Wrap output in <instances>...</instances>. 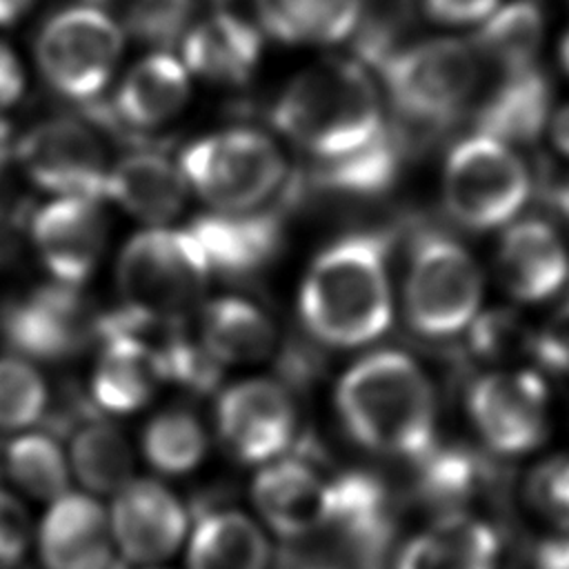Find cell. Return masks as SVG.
I'll return each mask as SVG.
<instances>
[{"instance_id":"31","label":"cell","mask_w":569,"mask_h":569,"mask_svg":"<svg viewBox=\"0 0 569 569\" xmlns=\"http://www.w3.org/2000/svg\"><path fill=\"white\" fill-rule=\"evenodd\" d=\"M400 136L385 129L362 149L340 158L316 160L311 184L336 193L373 196L393 184L400 169Z\"/></svg>"},{"instance_id":"50","label":"cell","mask_w":569,"mask_h":569,"mask_svg":"<svg viewBox=\"0 0 569 569\" xmlns=\"http://www.w3.org/2000/svg\"><path fill=\"white\" fill-rule=\"evenodd\" d=\"M89 2H104V0H89Z\"/></svg>"},{"instance_id":"42","label":"cell","mask_w":569,"mask_h":569,"mask_svg":"<svg viewBox=\"0 0 569 569\" xmlns=\"http://www.w3.org/2000/svg\"><path fill=\"white\" fill-rule=\"evenodd\" d=\"M531 569H569V533L540 540L531 553Z\"/></svg>"},{"instance_id":"24","label":"cell","mask_w":569,"mask_h":569,"mask_svg":"<svg viewBox=\"0 0 569 569\" xmlns=\"http://www.w3.org/2000/svg\"><path fill=\"white\" fill-rule=\"evenodd\" d=\"M189 98L187 67L158 51L140 60L120 82L111 104V118L124 127L144 131L169 122Z\"/></svg>"},{"instance_id":"22","label":"cell","mask_w":569,"mask_h":569,"mask_svg":"<svg viewBox=\"0 0 569 569\" xmlns=\"http://www.w3.org/2000/svg\"><path fill=\"white\" fill-rule=\"evenodd\" d=\"M260 36L242 18L218 11L182 38L184 67L216 84H242L260 62Z\"/></svg>"},{"instance_id":"2","label":"cell","mask_w":569,"mask_h":569,"mask_svg":"<svg viewBox=\"0 0 569 569\" xmlns=\"http://www.w3.org/2000/svg\"><path fill=\"white\" fill-rule=\"evenodd\" d=\"M389 242L382 231L351 233L313 260L300 289V316L316 340L329 347H360L387 331Z\"/></svg>"},{"instance_id":"15","label":"cell","mask_w":569,"mask_h":569,"mask_svg":"<svg viewBox=\"0 0 569 569\" xmlns=\"http://www.w3.org/2000/svg\"><path fill=\"white\" fill-rule=\"evenodd\" d=\"M111 533L129 562L169 558L187 533L182 502L160 482L129 480L111 505Z\"/></svg>"},{"instance_id":"48","label":"cell","mask_w":569,"mask_h":569,"mask_svg":"<svg viewBox=\"0 0 569 569\" xmlns=\"http://www.w3.org/2000/svg\"><path fill=\"white\" fill-rule=\"evenodd\" d=\"M560 58H562V67L567 69V73H569V31L565 33V38H562V44H560Z\"/></svg>"},{"instance_id":"36","label":"cell","mask_w":569,"mask_h":569,"mask_svg":"<svg viewBox=\"0 0 569 569\" xmlns=\"http://www.w3.org/2000/svg\"><path fill=\"white\" fill-rule=\"evenodd\" d=\"M44 407L42 376L20 358H0V429H24L42 418Z\"/></svg>"},{"instance_id":"35","label":"cell","mask_w":569,"mask_h":569,"mask_svg":"<svg viewBox=\"0 0 569 569\" xmlns=\"http://www.w3.org/2000/svg\"><path fill=\"white\" fill-rule=\"evenodd\" d=\"M527 509L556 533H569V453H553L529 469L522 485Z\"/></svg>"},{"instance_id":"38","label":"cell","mask_w":569,"mask_h":569,"mask_svg":"<svg viewBox=\"0 0 569 569\" xmlns=\"http://www.w3.org/2000/svg\"><path fill=\"white\" fill-rule=\"evenodd\" d=\"M31 522L24 505L9 491L0 489V567L20 562L29 547Z\"/></svg>"},{"instance_id":"40","label":"cell","mask_w":569,"mask_h":569,"mask_svg":"<svg viewBox=\"0 0 569 569\" xmlns=\"http://www.w3.org/2000/svg\"><path fill=\"white\" fill-rule=\"evenodd\" d=\"M498 0H425L427 13L442 24H473L493 13Z\"/></svg>"},{"instance_id":"23","label":"cell","mask_w":569,"mask_h":569,"mask_svg":"<svg viewBox=\"0 0 569 569\" xmlns=\"http://www.w3.org/2000/svg\"><path fill=\"white\" fill-rule=\"evenodd\" d=\"M100 340L102 351L91 378L93 402L111 413H131L164 382L158 351L133 333H109Z\"/></svg>"},{"instance_id":"27","label":"cell","mask_w":569,"mask_h":569,"mask_svg":"<svg viewBox=\"0 0 569 569\" xmlns=\"http://www.w3.org/2000/svg\"><path fill=\"white\" fill-rule=\"evenodd\" d=\"M271 549L260 527L236 509L198 511L189 569H269Z\"/></svg>"},{"instance_id":"30","label":"cell","mask_w":569,"mask_h":569,"mask_svg":"<svg viewBox=\"0 0 569 569\" xmlns=\"http://www.w3.org/2000/svg\"><path fill=\"white\" fill-rule=\"evenodd\" d=\"M545 38L542 11L531 0H513L496 7L473 38V49L482 60L493 62L505 73L536 67Z\"/></svg>"},{"instance_id":"19","label":"cell","mask_w":569,"mask_h":569,"mask_svg":"<svg viewBox=\"0 0 569 569\" xmlns=\"http://www.w3.org/2000/svg\"><path fill=\"white\" fill-rule=\"evenodd\" d=\"M111 522L107 511L89 496L64 493L53 500L38 531L44 569H109Z\"/></svg>"},{"instance_id":"18","label":"cell","mask_w":569,"mask_h":569,"mask_svg":"<svg viewBox=\"0 0 569 569\" xmlns=\"http://www.w3.org/2000/svg\"><path fill=\"white\" fill-rule=\"evenodd\" d=\"M496 269L511 298L540 302L565 287L569 278V256L549 222L527 218L513 222L502 233Z\"/></svg>"},{"instance_id":"45","label":"cell","mask_w":569,"mask_h":569,"mask_svg":"<svg viewBox=\"0 0 569 569\" xmlns=\"http://www.w3.org/2000/svg\"><path fill=\"white\" fill-rule=\"evenodd\" d=\"M33 0H0V27H9L22 18Z\"/></svg>"},{"instance_id":"20","label":"cell","mask_w":569,"mask_h":569,"mask_svg":"<svg viewBox=\"0 0 569 569\" xmlns=\"http://www.w3.org/2000/svg\"><path fill=\"white\" fill-rule=\"evenodd\" d=\"M500 533L471 511L440 513L409 538L393 569H498Z\"/></svg>"},{"instance_id":"9","label":"cell","mask_w":569,"mask_h":569,"mask_svg":"<svg viewBox=\"0 0 569 569\" xmlns=\"http://www.w3.org/2000/svg\"><path fill=\"white\" fill-rule=\"evenodd\" d=\"M120 27L96 7H71L40 29L36 60L44 80L64 98L93 100L122 53Z\"/></svg>"},{"instance_id":"11","label":"cell","mask_w":569,"mask_h":569,"mask_svg":"<svg viewBox=\"0 0 569 569\" xmlns=\"http://www.w3.org/2000/svg\"><path fill=\"white\" fill-rule=\"evenodd\" d=\"M16 158L27 178L44 191L104 198V149L98 136L73 118H53L29 129L16 144Z\"/></svg>"},{"instance_id":"26","label":"cell","mask_w":569,"mask_h":569,"mask_svg":"<svg viewBox=\"0 0 569 569\" xmlns=\"http://www.w3.org/2000/svg\"><path fill=\"white\" fill-rule=\"evenodd\" d=\"M416 465L413 493L436 516L467 511V505L489 489L491 465L460 445H433Z\"/></svg>"},{"instance_id":"3","label":"cell","mask_w":569,"mask_h":569,"mask_svg":"<svg viewBox=\"0 0 569 569\" xmlns=\"http://www.w3.org/2000/svg\"><path fill=\"white\" fill-rule=\"evenodd\" d=\"M271 120L316 160L362 149L387 129L373 80L360 62L342 58L298 73L280 93Z\"/></svg>"},{"instance_id":"47","label":"cell","mask_w":569,"mask_h":569,"mask_svg":"<svg viewBox=\"0 0 569 569\" xmlns=\"http://www.w3.org/2000/svg\"><path fill=\"white\" fill-rule=\"evenodd\" d=\"M9 153H11L9 127H7V122L0 118V171L7 167V162H9Z\"/></svg>"},{"instance_id":"16","label":"cell","mask_w":569,"mask_h":569,"mask_svg":"<svg viewBox=\"0 0 569 569\" xmlns=\"http://www.w3.org/2000/svg\"><path fill=\"white\" fill-rule=\"evenodd\" d=\"M282 213L276 209L216 211L196 218L189 227L202 247L211 273L247 278L262 271L280 251Z\"/></svg>"},{"instance_id":"14","label":"cell","mask_w":569,"mask_h":569,"mask_svg":"<svg viewBox=\"0 0 569 569\" xmlns=\"http://www.w3.org/2000/svg\"><path fill=\"white\" fill-rule=\"evenodd\" d=\"M31 238L51 276L78 287L84 282L104 249L107 220L98 200L58 196L31 218Z\"/></svg>"},{"instance_id":"8","label":"cell","mask_w":569,"mask_h":569,"mask_svg":"<svg viewBox=\"0 0 569 569\" xmlns=\"http://www.w3.org/2000/svg\"><path fill=\"white\" fill-rule=\"evenodd\" d=\"M482 300V276L471 253L445 233H420L409 253L405 316L427 338H449L471 325Z\"/></svg>"},{"instance_id":"32","label":"cell","mask_w":569,"mask_h":569,"mask_svg":"<svg viewBox=\"0 0 569 569\" xmlns=\"http://www.w3.org/2000/svg\"><path fill=\"white\" fill-rule=\"evenodd\" d=\"M71 467L89 491L111 493L131 480L133 456L116 427L91 420L71 438Z\"/></svg>"},{"instance_id":"43","label":"cell","mask_w":569,"mask_h":569,"mask_svg":"<svg viewBox=\"0 0 569 569\" xmlns=\"http://www.w3.org/2000/svg\"><path fill=\"white\" fill-rule=\"evenodd\" d=\"M20 216L7 204H0V264L11 260L18 249Z\"/></svg>"},{"instance_id":"17","label":"cell","mask_w":569,"mask_h":569,"mask_svg":"<svg viewBox=\"0 0 569 569\" xmlns=\"http://www.w3.org/2000/svg\"><path fill=\"white\" fill-rule=\"evenodd\" d=\"M251 498L264 522L287 540L318 531L329 518V480L320 478L302 449L260 469Z\"/></svg>"},{"instance_id":"7","label":"cell","mask_w":569,"mask_h":569,"mask_svg":"<svg viewBox=\"0 0 569 569\" xmlns=\"http://www.w3.org/2000/svg\"><path fill=\"white\" fill-rule=\"evenodd\" d=\"M531 191L529 169L505 142L473 133L447 156L442 200L449 216L471 231L511 222Z\"/></svg>"},{"instance_id":"21","label":"cell","mask_w":569,"mask_h":569,"mask_svg":"<svg viewBox=\"0 0 569 569\" xmlns=\"http://www.w3.org/2000/svg\"><path fill=\"white\" fill-rule=\"evenodd\" d=\"M187 189L180 164L151 149L133 151L109 169L104 198L116 200L127 213L144 222L162 224L180 213Z\"/></svg>"},{"instance_id":"29","label":"cell","mask_w":569,"mask_h":569,"mask_svg":"<svg viewBox=\"0 0 569 569\" xmlns=\"http://www.w3.org/2000/svg\"><path fill=\"white\" fill-rule=\"evenodd\" d=\"M362 0H258L262 27L287 44H331L349 38Z\"/></svg>"},{"instance_id":"4","label":"cell","mask_w":569,"mask_h":569,"mask_svg":"<svg viewBox=\"0 0 569 569\" xmlns=\"http://www.w3.org/2000/svg\"><path fill=\"white\" fill-rule=\"evenodd\" d=\"M376 67L398 116L416 129H440L453 120L480 80V56L456 38L391 49Z\"/></svg>"},{"instance_id":"33","label":"cell","mask_w":569,"mask_h":569,"mask_svg":"<svg viewBox=\"0 0 569 569\" xmlns=\"http://www.w3.org/2000/svg\"><path fill=\"white\" fill-rule=\"evenodd\" d=\"M142 451L160 473L180 476L196 469L204 458L207 433L193 413L169 409L144 427Z\"/></svg>"},{"instance_id":"10","label":"cell","mask_w":569,"mask_h":569,"mask_svg":"<svg viewBox=\"0 0 569 569\" xmlns=\"http://www.w3.org/2000/svg\"><path fill=\"white\" fill-rule=\"evenodd\" d=\"M467 409L473 429L496 456H525L547 438V389L533 371L480 376L469 387Z\"/></svg>"},{"instance_id":"44","label":"cell","mask_w":569,"mask_h":569,"mask_svg":"<svg viewBox=\"0 0 569 569\" xmlns=\"http://www.w3.org/2000/svg\"><path fill=\"white\" fill-rule=\"evenodd\" d=\"M549 131H551V142L553 147L569 158V104L560 107L551 120H549Z\"/></svg>"},{"instance_id":"12","label":"cell","mask_w":569,"mask_h":569,"mask_svg":"<svg viewBox=\"0 0 569 569\" xmlns=\"http://www.w3.org/2000/svg\"><path fill=\"white\" fill-rule=\"evenodd\" d=\"M98 313L71 284L38 287L2 313L7 345L27 358L60 360L98 338Z\"/></svg>"},{"instance_id":"46","label":"cell","mask_w":569,"mask_h":569,"mask_svg":"<svg viewBox=\"0 0 569 569\" xmlns=\"http://www.w3.org/2000/svg\"><path fill=\"white\" fill-rule=\"evenodd\" d=\"M553 207L560 213V218L569 224V180L553 191Z\"/></svg>"},{"instance_id":"49","label":"cell","mask_w":569,"mask_h":569,"mask_svg":"<svg viewBox=\"0 0 569 569\" xmlns=\"http://www.w3.org/2000/svg\"><path fill=\"white\" fill-rule=\"evenodd\" d=\"M109 569H124V562H118V560H116V562H113Z\"/></svg>"},{"instance_id":"1","label":"cell","mask_w":569,"mask_h":569,"mask_svg":"<svg viewBox=\"0 0 569 569\" xmlns=\"http://www.w3.org/2000/svg\"><path fill=\"white\" fill-rule=\"evenodd\" d=\"M336 407L365 449L418 460L436 445V393L418 362L396 349L360 358L338 382Z\"/></svg>"},{"instance_id":"39","label":"cell","mask_w":569,"mask_h":569,"mask_svg":"<svg viewBox=\"0 0 569 569\" xmlns=\"http://www.w3.org/2000/svg\"><path fill=\"white\" fill-rule=\"evenodd\" d=\"M531 351L553 371H569V309L542 333L533 336Z\"/></svg>"},{"instance_id":"25","label":"cell","mask_w":569,"mask_h":569,"mask_svg":"<svg viewBox=\"0 0 569 569\" xmlns=\"http://www.w3.org/2000/svg\"><path fill=\"white\" fill-rule=\"evenodd\" d=\"M551 116V87L538 67L505 73V80L480 107L478 133L505 144H529L540 138Z\"/></svg>"},{"instance_id":"28","label":"cell","mask_w":569,"mask_h":569,"mask_svg":"<svg viewBox=\"0 0 569 569\" xmlns=\"http://www.w3.org/2000/svg\"><path fill=\"white\" fill-rule=\"evenodd\" d=\"M198 338L222 365L256 362L276 347L271 320L249 300L233 296L211 300L202 309Z\"/></svg>"},{"instance_id":"13","label":"cell","mask_w":569,"mask_h":569,"mask_svg":"<svg viewBox=\"0 0 569 569\" xmlns=\"http://www.w3.org/2000/svg\"><path fill=\"white\" fill-rule=\"evenodd\" d=\"M216 425L224 447L238 460L258 465L282 456L291 447L296 409L280 382L253 378L220 393Z\"/></svg>"},{"instance_id":"41","label":"cell","mask_w":569,"mask_h":569,"mask_svg":"<svg viewBox=\"0 0 569 569\" xmlns=\"http://www.w3.org/2000/svg\"><path fill=\"white\" fill-rule=\"evenodd\" d=\"M24 91V73L16 53L0 42V116L18 102Z\"/></svg>"},{"instance_id":"37","label":"cell","mask_w":569,"mask_h":569,"mask_svg":"<svg viewBox=\"0 0 569 569\" xmlns=\"http://www.w3.org/2000/svg\"><path fill=\"white\" fill-rule=\"evenodd\" d=\"M193 0H133L127 11L129 33L153 47H171L189 31Z\"/></svg>"},{"instance_id":"34","label":"cell","mask_w":569,"mask_h":569,"mask_svg":"<svg viewBox=\"0 0 569 569\" xmlns=\"http://www.w3.org/2000/svg\"><path fill=\"white\" fill-rule=\"evenodd\" d=\"M9 478L29 496L56 500L67 493L69 469L62 449L47 433H22L7 445Z\"/></svg>"},{"instance_id":"5","label":"cell","mask_w":569,"mask_h":569,"mask_svg":"<svg viewBox=\"0 0 569 569\" xmlns=\"http://www.w3.org/2000/svg\"><path fill=\"white\" fill-rule=\"evenodd\" d=\"M187 184L216 211L264 207L287 180L276 142L253 129H231L191 142L180 156Z\"/></svg>"},{"instance_id":"6","label":"cell","mask_w":569,"mask_h":569,"mask_svg":"<svg viewBox=\"0 0 569 569\" xmlns=\"http://www.w3.org/2000/svg\"><path fill=\"white\" fill-rule=\"evenodd\" d=\"M211 267L189 229H147L118 260L124 307L158 320H176L204 291Z\"/></svg>"}]
</instances>
